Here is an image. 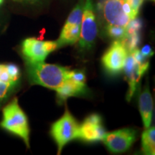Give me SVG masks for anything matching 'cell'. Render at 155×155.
Wrapping results in <instances>:
<instances>
[{
	"instance_id": "obj_18",
	"label": "cell",
	"mask_w": 155,
	"mask_h": 155,
	"mask_svg": "<svg viewBox=\"0 0 155 155\" xmlns=\"http://www.w3.org/2000/svg\"><path fill=\"white\" fill-rule=\"evenodd\" d=\"M139 50H140L141 55L146 58L151 57V56H152L153 54H154V52L152 51V48H151L149 45H144V47Z\"/></svg>"
},
{
	"instance_id": "obj_14",
	"label": "cell",
	"mask_w": 155,
	"mask_h": 155,
	"mask_svg": "<svg viewBox=\"0 0 155 155\" xmlns=\"http://www.w3.org/2000/svg\"><path fill=\"white\" fill-rule=\"evenodd\" d=\"M19 81L6 83L0 81V106L9 98L15 90L17 88Z\"/></svg>"
},
{
	"instance_id": "obj_1",
	"label": "cell",
	"mask_w": 155,
	"mask_h": 155,
	"mask_svg": "<svg viewBox=\"0 0 155 155\" xmlns=\"http://www.w3.org/2000/svg\"><path fill=\"white\" fill-rule=\"evenodd\" d=\"M25 62L30 84L56 91L68 78L70 70L65 67L45 62Z\"/></svg>"
},
{
	"instance_id": "obj_12",
	"label": "cell",
	"mask_w": 155,
	"mask_h": 155,
	"mask_svg": "<svg viewBox=\"0 0 155 155\" xmlns=\"http://www.w3.org/2000/svg\"><path fill=\"white\" fill-rule=\"evenodd\" d=\"M139 106L144 128L148 129L152 124L153 111V101L149 84L145 86L144 90L139 96Z\"/></svg>"
},
{
	"instance_id": "obj_16",
	"label": "cell",
	"mask_w": 155,
	"mask_h": 155,
	"mask_svg": "<svg viewBox=\"0 0 155 155\" xmlns=\"http://www.w3.org/2000/svg\"><path fill=\"white\" fill-rule=\"evenodd\" d=\"M6 68L12 79L14 81H19L20 78V71L19 67L15 64H7Z\"/></svg>"
},
{
	"instance_id": "obj_15",
	"label": "cell",
	"mask_w": 155,
	"mask_h": 155,
	"mask_svg": "<svg viewBox=\"0 0 155 155\" xmlns=\"http://www.w3.org/2000/svg\"><path fill=\"white\" fill-rule=\"evenodd\" d=\"M106 32L108 37L115 40H123L127 37V28L121 27L106 25Z\"/></svg>"
},
{
	"instance_id": "obj_5",
	"label": "cell",
	"mask_w": 155,
	"mask_h": 155,
	"mask_svg": "<svg viewBox=\"0 0 155 155\" xmlns=\"http://www.w3.org/2000/svg\"><path fill=\"white\" fill-rule=\"evenodd\" d=\"M98 35L94 4L93 0H85L81 25L78 46L82 50H89L94 47Z\"/></svg>"
},
{
	"instance_id": "obj_17",
	"label": "cell",
	"mask_w": 155,
	"mask_h": 155,
	"mask_svg": "<svg viewBox=\"0 0 155 155\" xmlns=\"http://www.w3.org/2000/svg\"><path fill=\"white\" fill-rule=\"evenodd\" d=\"M0 81L6 83L17 82L12 79L6 68V65H4V64H0Z\"/></svg>"
},
{
	"instance_id": "obj_2",
	"label": "cell",
	"mask_w": 155,
	"mask_h": 155,
	"mask_svg": "<svg viewBox=\"0 0 155 155\" xmlns=\"http://www.w3.org/2000/svg\"><path fill=\"white\" fill-rule=\"evenodd\" d=\"M144 0H105L101 7L106 25L127 28L138 15Z\"/></svg>"
},
{
	"instance_id": "obj_8",
	"label": "cell",
	"mask_w": 155,
	"mask_h": 155,
	"mask_svg": "<svg viewBox=\"0 0 155 155\" xmlns=\"http://www.w3.org/2000/svg\"><path fill=\"white\" fill-rule=\"evenodd\" d=\"M137 139V131L131 128L106 132L103 141L108 151L113 153L125 152Z\"/></svg>"
},
{
	"instance_id": "obj_6",
	"label": "cell",
	"mask_w": 155,
	"mask_h": 155,
	"mask_svg": "<svg viewBox=\"0 0 155 155\" xmlns=\"http://www.w3.org/2000/svg\"><path fill=\"white\" fill-rule=\"evenodd\" d=\"M58 48L56 41H41L29 38L22 42V53L26 61L45 62L48 55Z\"/></svg>"
},
{
	"instance_id": "obj_19",
	"label": "cell",
	"mask_w": 155,
	"mask_h": 155,
	"mask_svg": "<svg viewBox=\"0 0 155 155\" xmlns=\"http://www.w3.org/2000/svg\"><path fill=\"white\" fill-rule=\"evenodd\" d=\"M4 1H5V0H0V5H1L4 2Z\"/></svg>"
},
{
	"instance_id": "obj_20",
	"label": "cell",
	"mask_w": 155,
	"mask_h": 155,
	"mask_svg": "<svg viewBox=\"0 0 155 155\" xmlns=\"http://www.w3.org/2000/svg\"><path fill=\"white\" fill-rule=\"evenodd\" d=\"M153 1H154V0H153Z\"/></svg>"
},
{
	"instance_id": "obj_4",
	"label": "cell",
	"mask_w": 155,
	"mask_h": 155,
	"mask_svg": "<svg viewBox=\"0 0 155 155\" xmlns=\"http://www.w3.org/2000/svg\"><path fill=\"white\" fill-rule=\"evenodd\" d=\"M50 134L58 147V154H60L65 144L71 141L79 139L80 125L68 110L61 119L52 125Z\"/></svg>"
},
{
	"instance_id": "obj_10",
	"label": "cell",
	"mask_w": 155,
	"mask_h": 155,
	"mask_svg": "<svg viewBox=\"0 0 155 155\" xmlns=\"http://www.w3.org/2000/svg\"><path fill=\"white\" fill-rule=\"evenodd\" d=\"M106 133L101 116L93 114L89 115L80 125L78 139L85 141H102Z\"/></svg>"
},
{
	"instance_id": "obj_9",
	"label": "cell",
	"mask_w": 155,
	"mask_h": 155,
	"mask_svg": "<svg viewBox=\"0 0 155 155\" xmlns=\"http://www.w3.org/2000/svg\"><path fill=\"white\" fill-rule=\"evenodd\" d=\"M149 65L150 63L148 61L141 63L137 61L131 53L128 54L123 70L124 71L126 78L129 83V91L127 96L129 101L135 94L141 77L147 71Z\"/></svg>"
},
{
	"instance_id": "obj_3",
	"label": "cell",
	"mask_w": 155,
	"mask_h": 155,
	"mask_svg": "<svg viewBox=\"0 0 155 155\" xmlns=\"http://www.w3.org/2000/svg\"><path fill=\"white\" fill-rule=\"evenodd\" d=\"M0 126L24 141L30 148V127L28 117L19 105L17 98L9 103L2 111V121Z\"/></svg>"
},
{
	"instance_id": "obj_13",
	"label": "cell",
	"mask_w": 155,
	"mask_h": 155,
	"mask_svg": "<svg viewBox=\"0 0 155 155\" xmlns=\"http://www.w3.org/2000/svg\"><path fill=\"white\" fill-rule=\"evenodd\" d=\"M141 150L145 154H155V129L150 127L145 129L141 136Z\"/></svg>"
},
{
	"instance_id": "obj_7",
	"label": "cell",
	"mask_w": 155,
	"mask_h": 155,
	"mask_svg": "<svg viewBox=\"0 0 155 155\" xmlns=\"http://www.w3.org/2000/svg\"><path fill=\"white\" fill-rule=\"evenodd\" d=\"M129 52L121 40H115L103 55V66L108 73L116 75L124 67Z\"/></svg>"
},
{
	"instance_id": "obj_11",
	"label": "cell",
	"mask_w": 155,
	"mask_h": 155,
	"mask_svg": "<svg viewBox=\"0 0 155 155\" xmlns=\"http://www.w3.org/2000/svg\"><path fill=\"white\" fill-rule=\"evenodd\" d=\"M55 91L57 94L58 102L63 104L70 97L87 96L89 94V88L86 83L75 81L69 77L68 75L66 81Z\"/></svg>"
}]
</instances>
